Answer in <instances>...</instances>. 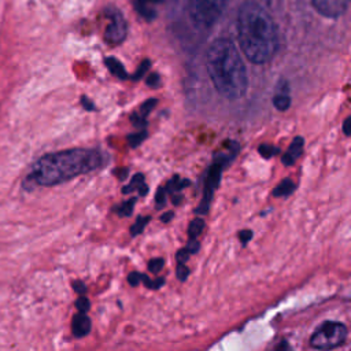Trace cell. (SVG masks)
I'll use <instances>...</instances> for the list:
<instances>
[{
  "label": "cell",
  "instance_id": "1",
  "mask_svg": "<svg viewBox=\"0 0 351 351\" xmlns=\"http://www.w3.org/2000/svg\"><path fill=\"white\" fill-rule=\"evenodd\" d=\"M237 34L241 51L255 64L273 59L278 49V33L269 10L259 1L244 3L237 16Z\"/></svg>",
  "mask_w": 351,
  "mask_h": 351
},
{
  "label": "cell",
  "instance_id": "2",
  "mask_svg": "<svg viewBox=\"0 0 351 351\" xmlns=\"http://www.w3.org/2000/svg\"><path fill=\"white\" fill-rule=\"evenodd\" d=\"M208 77L219 95L229 100L241 99L248 89L245 64L229 38H217L206 55Z\"/></svg>",
  "mask_w": 351,
  "mask_h": 351
},
{
  "label": "cell",
  "instance_id": "3",
  "mask_svg": "<svg viewBox=\"0 0 351 351\" xmlns=\"http://www.w3.org/2000/svg\"><path fill=\"white\" fill-rule=\"evenodd\" d=\"M101 160L100 151L90 148H73L47 154L33 165L26 181L43 186L58 185L96 170Z\"/></svg>",
  "mask_w": 351,
  "mask_h": 351
},
{
  "label": "cell",
  "instance_id": "4",
  "mask_svg": "<svg viewBox=\"0 0 351 351\" xmlns=\"http://www.w3.org/2000/svg\"><path fill=\"white\" fill-rule=\"evenodd\" d=\"M226 4L228 0H188V14L196 27L208 29L219 19Z\"/></svg>",
  "mask_w": 351,
  "mask_h": 351
},
{
  "label": "cell",
  "instance_id": "5",
  "mask_svg": "<svg viewBox=\"0 0 351 351\" xmlns=\"http://www.w3.org/2000/svg\"><path fill=\"white\" fill-rule=\"evenodd\" d=\"M348 330L344 324L326 321L319 325L310 337V346L317 350H332L341 346L347 339Z\"/></svg>",
  "mask_w": 351,
  "mask_h": 351
},
{
  "label": "cell",
  "instance_id": "6",
  "mask_svg": "<svg viewBox=\"0 0 351 351\" xmlns=\"http://www.w3.org/2000/svg\"><path fill=\"white\" fill-rule=\"evenodd\" d=\"M103 16L106 19L104 41L108 45H119L123 43L128 34V23L122 12L118 8L108 5L103 11Z\"/></svg>",
  "mask_w": 351,
  "mask_h": 351
},
{
  "label": "cell",
  "instance_id": "7",
  "mask_svg": "<svg viewBox=\"0 0 351 351\" xmlns=\"http://www.w3.org/2000/svg\"><path fill=\"white\" fill-rule=\"evenodd\" d=\"M313 7L326 18L341 16L350 4V0H310Z\"/></svg>",
  "mask_w": 351,
  "mask_h": 351
},
{
  "label": "cell",
  "instance_id": "8",
  "mask_svg": "<svg viewBox=\"0 0 351 351\" xmlns=\"http://www.w3.org/2000/svg\"><path fill=\"white\" fill-rule=\"evenodd\" d=\"M90 326H92V322H90V318L80 311L78 314H75L73 317V321H71V330H73V335L75 337H84L86 336L89 332H90Z\"/></svg>",
  "mask_w": 351,
  "mask_h": 351
},
{
  "label": "cell",
  "instance_id": "9",
  "mask_svg": "<svg viewBox=\"0 0 351 351\" xmlns=\"http://www.w3.org/2000/svg\"><path fill=\"white\" fill-rule=\"evenodd\" d=\"M303 144H304L303 137H295L292 140L289 148L287 149V152L281 158V160L285 166H292L295 163V160L300 156V154L303 151Z\"/></svg>",
  "mask_w": 351,
  "mask_h": 351
},
{
  "label": "cell",
  "instance_id": "10",
  "mask_svg": "<svg viewBox=\"0 0 351 351\" xmlns=\"http://www.w3.org/2000/svg\"><path fill=\"white\" fill-rule=\"evenodd\" d=\"M162 0H138L137 8L143 18L151 21L156 15V7L160 4Z\"/></svg>",
  "mask_w": 351,
  "mask_h": 351
},
{
  "label": "cell",
  "instance_id": "11",
  "mask_svg": "<svg viewBox=\"0 0 351 351\" xmlns=\"http://www.w3.org/2000/svg\"><path fill=\"white\" fill-rule=\"evenodd\" d=\"M104 62H106L107 69H108L114 75H117V77L121 78V80H126V78H128V73H126L123 64H122L118 59H115V58H106Z\"/></svg>",
  "mask_w": 351,
  "mask_h": 351
},
{
  "label": "cell",
  "instance_id": "12",
  "mask_svg": "<svg viewBox=\"0 0 351 351\" xmlns=\"http://www.w3.org/2000/svg\"><path fill=\"white\" fill-rule=\"evenodd\" d=\"M295 184H293V181L291 180V178H285V180H282L277 186H276V189L273 191V195L276 196V197H280V196H289L293 191H295Z\"/></svg>",
  "mask_w": 351,
  "mask_h": 351
},
{
  "label": "cell",
  "instance_id": "13",
  "mask_svg": "<svg viewBox=\"0 0 351 351\" xmlns=\"http://www.w3.org/2000/svg\"><path fill=\"white\" fill-rule=\"evenodd\" d=\"M273 106L280 111H285L291 106V97L285 92H281L273 97Z\"/></svg>",
  "mask_w": 351,
  "mask_h": 351
},
{
  "label": "cell",
  "instance_id": "14",
  "mask_svg": "<svg viewBox=\"0 0 351 351\" xmlns=\"http://www.w3.org/2000/svg\"><path fill=\"white\" fill-rule=\"evenodd\" d=\"M204 221L202 218H196L193 219L191 223H189V228H188V236L189 239H197V236L203 232L204 229Z\"/></svg>",
  "mask_w": 351,
  "mask_h": 351
},
{
  "label": "cell",
  "instance_id": "15",
  "mask_svg": "<svg viewBox=\"0 0 351 351\" xmlns=\"http://www.w3.org/2000/svg\"><path fill=\"white\" fill-rule=\"evenodd\" d=\"M188 184H189L188 180H182V178H180L178 176H174V177L167 182V185L165 186V189H166V192H174V191L177 192V191L185 188Z\"/></svg>",
  "mask_w": 351,
  "mask_h": 351
},
{
  "label": "cell",
  "instance_id": "16",
  "mask_svg": "<svg viewBox=\"0 0 351 351\" xmlns=\"http://www.w3.org/2000/svg\"><path fill=\"white\" fill-rule=\"evenodd\" d=\"M143 182H144V176H143L141 173H137L136 176H133V178H132V181L129 182V185H126L125 188H122V192H123V193H130V192H133L134 189H137Z\"/></svg>",
  "mask_w": 351,
  "mask_h": 351
},
{
  "label": "cell",
  "instance_id": "17",
  "mask_svg": "<svg viewBox=\"0 0 351 351\" xmlns=\"http://www.w3.org/2000/svg\"><path fill=\"white\" fill-rule=\"evenodd\" d=\"M148 221H149V217H138L137 221L130 226V234L132 236L140 234L144 230V228L148 223Z\"/></svg>",
  "mask_w": 351,
  "mask_h": 351
},
{
  "label": "cell",
  "instance_id": "18",
  "mask_svg": "<svg viewBox=\"0 0 351 351\" xmlns=\"http://www.w3.org/2000/svg\"><path fill=\"white\" fill-rule=\"evenodd\" d=\"M147 137V132L145 130H141V132H138V133H133V134H129L128 136V143H129V145L132 147V148H136V147H138L141 143H143V140Z\"/></svg>",
  "mask_w": 351,
  "mask_h": 351
},
{
  "label": "cell",
  "instance_id": "19",
  "mask_svg": "<svg viewBox=\"0 0 351 351\" xmlns=\"http://www.w3.org/2000/svg\"><path fill=\"white\" fill-rule=\"evenodd\" d=\"M134 203H136V197H132V199L126 200V202L122 203L121 207L118 208V214H119L121 217H129V215H132Z\"/></svg>",
  "mask_w": 351,
  "mask_h": 351
},
{
  "label": "cell",
  "instance_id": "20",
  "mask_svg": "<svg viewBox=\"0 0 351 351\" xmlns=\"http://www.w3.org/2000/svg\"><path fill=\"white\" fill-rule=\"evenodd\" d=\"M140 281H143L148 288L151 289H158L165 284L163 278H156V280H151L148 276L145 274H140Z\"/></svg>",
  "mask_w": 351,
  "mask_h": 351
},
{
  "label": "cell",
  "instance_id": "21",
  "mask_svg": "<svg viewBox=\"0 0 351 351\" xmlns=\"http://www.w3.org/2000/svg\"><path fill=\"white\" fill-rule=\"evenodd\" d=\"M278 152H280L278 148H276V147H273V145H269V144H262V145L259 147V154H261L263 158H266V159H269V158L277 155Z\"/></svg>",
  "mask_w": 351,
  "mask_h": 351
},
{
  "label": "cell",
  "instance_id": "22",
  "mask_svg": "<svg viewBox=\"0 0 351 351\" xmlns=\"http://www.w3.org/2000/svg\"><path fill=\"white\" fill-rule=\"evenodd\" d=\"M156 103H158V100H156L155 97H149L148 100H145V101L143 103V106H141L140 115H141L143 118H145V117L151 112V110H154V107L156 106Z\"/></svg>",
  "mask_w": 351,
  "mask_h": 351
},
{
  "label": "cell",
  "instance_id": "23",
  "mask_svg": "<svg viewBox=\"0 0 351 351\" xmlns=\"http://www.w3.org/2000/svg\"><path fill=\"white\" fill-rule=\"evenodd\" d=\"M165 265V259L163 258H155V259H151L149 263H148V269L151 273H159L162 270Z\"/></svg>",
  "mask_w": 351,
  "mask_h": 351
},
{
  "label": "cell",
  "instance_id": "24",
  "mask_svg": "<svg viewBox=\"0 0 351 351\" xmlns=\"http://www.w3.org/2000/svg\"><path fill=\"white\" fill-rule=\"evenodd\" d=\"M149 64H151V62H149L148 59H145V60H144V62H143V63L138 66V69L136 70V73L133 74V77H132V78H133L134 81L140 80V78H141V77H143V75L147 73V70L149 69Z\"/></svg>",
  "mask_w": 351,
  "mask_h": 351
},
{
  "label": "cell",
  "instance_id": "25",
  "mask_svg": "<svg viewBox=\"0 0 351 351\" xmlns=\"http://www.w3.org/2000/svg\"><path fill=\"white\" fill-rule=\"evenodd\" d=\"M176 274L178 277L180 281H185L188 278V274H189V269L186 267L185 263H180L177 265V269H176Z\"/></svg>",
  "mask_w": 351,
  "mask_h": 351
},
{
  "label": "cell",
  "instance_id": "26",
  "mask_svg": "<svg viewBox=\"0 0 351 351\" xmlns=\"http://www.w3.org/2000/svg\"><path fill=\"white\" fill-rule=\"evenodd\" d=\"M89 306H90V302L88 300V298L85 296H80L77 300H75V307L78 311H82V313H86L89 310Z\"/></svg>",
  "mask_w": 351,
  "mask_h": 351
},
{
  "label": "cell",
  "instance_id": "27",
  "mask_svg": "<svg viewBox=\"0 0 351 351\" xmlns=\"http://www.w3.org/2000/svg\"><path fill=\"white\" fill-rule=\"evenodd\" d=\"M147 85L151 86V88H158V86L160 85V77H159V74H156V73L149 74L148 78H147Z\"/></svg>",
  "mask_w": 351,
  "mask_h": 351
},
{
  "label": "cell",
  "instance_id": "28",
  "mask_svg": "<svg viewBox=\"0 0 351 351\" xmlns=\"http://www.w3.org/2000/svg\"><path fill=\"white\" fill-rule=\"evenodd\" d=\"M176 259L180 263H185L189 259V251L186 248H181L177 254H176Z\"/></svg>",
  "mask_w": 351,
  "mask_h": 351
},
{
  "label": "cell",
  "instance_id": "29",
  "mask_svg": "<svg viewBox=\"0 0 351 351\" xmlns=\"http://www.w3.org/2000/svg\"><path fill=\"white\" fill-rule=\"evenodd\" d=\"M165 195H166V189L163 186L159 188L158 192H156V204H158V207H162L165 204V202H166Z\"/></svg>",
  "mask_w": 351,
  "mask_h": 351
},
{
  "label": "cell",
  "instance_id": "30",
  "mask_svg": "<svg viewBox=\"0 0 351 351\" xmlns=\"http://www.w3.org/2000/svg\"><path fill=\"white\" fill-rule=\"evenodd\" d=\"M199 241L196 240V239H189V241H188V244H186V250L189 251V254H195V252H197L199 251Z\"/></svg>",
  "mask_w": 351,
  "mask_h": 351
},
{
  "label": "cell",
  "instance_id": "31",
  "mask_svg": "<svg viewBox=\"0 0 351 351\" xmlns=\"http://www.w3.org/2000/svg\"><path fill=\"white\" fill-rule=\"evenodd\" d=\"M128 281H129V284H130V285L136 287V285L140 282V273H137V271L130 273V274L128 276Z\"/></svg>",
  "mask_w": 351,
  "mask_h": 351
},
{
  "label": "cell",
  "instance_id": "32",
  "mask_svg": "<svg viewBox=\"0 0 351 351\" xmlns=\"http://www.w3.org/2000/svg\"><path fill=\"white\" fill-rule=\"evenodd\" d=\"M239 236H240L241 243H243V244H247V241H250V239L252 237V232L248 230V229H245V230H241Z\"/></svg>",
  "mask_w": 351,
  "mask_h": 351
},
{
  "label": "cell",
  "instance_id": "33",
  "mask_svg": "<svg viewBox=\"0 0 351 351\" xmlns=\"http://www.w3.org/2000/svg\"><path fill=\"white\" fill-rule=\"evenodd\" d=\"M73 288H74V291H75L77 293H80V295L85 293V291H86V287L84 285L82 281H74V282H73Z\"/></svg>",
  "mask_w": 351,
  "mask_h": 351
},
{
  "label": "cell",
  "instance_id": "34",
  "mask_svg": "<svg viewBox=\"0 0 351 351\" xmlns=\"http://www.w3.org/2000/svg\"><path fill=\"white\" fill-rule=\"evenodd\" d=\"M81 103H82L84 108H85V110H88V111H93V110H95V104H93V103H92L86 96H82Z\"/></svg>",
  "mask_w": 351,
  "mask_h": 351
},
{
  "label": "cell",
  "instance_id": "35",
  "mask_svg": "<svg viewBox=\"0 0 351 351\" xmlns=\"http://www.w3.org/2000/svg\"><path fill=\"white\" fill-rule=\"evenodd\" d=\"M350 122H351L350 118H346V121L343 123V132L346 136H350Z\"/></svg>",
  "mask_w": 351,
  "mask_h": 351
},
{
  "label": "cell",
  "instance_id": "36",
  "mask_svg": "<svg viewBox=\"0 0 351 351\" xmlns=\"http://www.w3.org/2000/svg\"><path fill=\"white\" fill-rule=\"evenodd\" d=\"M173 215H174L173 211H167V213H165V214L160 217V221H162V222H169V221L173 218Z\"/></svg>",
  "mask_w": 351,
  "mask_h": 351
},
{
  "label": "cell",
  "instance_id": "37",
  "mask_svg": "<svg viewBox=\"0 0 351 351\" xmlns=\"http://www.w3.org/2000/svg\"><path fill=\"white\" fill-rule=\"evenodd\" d=\"M137 189H138V193H140V195H147V192H148V186H147L144 182H143Z\"/></svg>",
  "mask_w": 351,
  "mask_h": 351
},
{
  "label": "cell",
  "instance_id": "38",
  "mask_svg": "<svg viewBox=\"0 0 351 351\" xmlns=\"http://www.w3.org/2000/svg\"><path fill=\"white\" fill-rule=\"evenodd\" d=\"M182 197H184L182 195H177V196H174V199H173V203H174V204H180V202L182 200Z\"/></svg>",
  "mask_w": 351,
  "mask_h": 351
}]
</instances>
